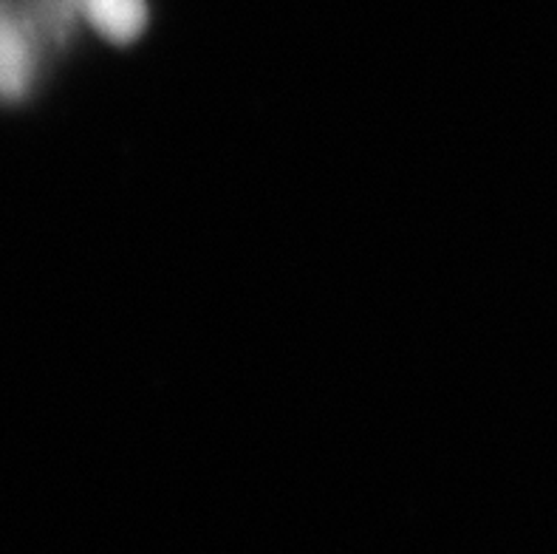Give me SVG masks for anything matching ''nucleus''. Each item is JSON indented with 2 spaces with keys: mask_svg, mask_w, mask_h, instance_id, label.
<instances>
[{
  "mask_svg": "<svg viewBox=\"0 0 557 554\" xmlns=\"http://www.w3.org/2000/svg\"><path fill=\"white\" fill-rule=\"evenodd\" d=\"M83 23L111 42H131L148 26L145 0H71Z\"/></svg>",
  "mask_w": 557,
  "mask_h": 554,
  "instance_id": "f03ea898",
  "label": "nucleus"
},
{
  "mask_svg": "<svg viewBox=\"0 0 557 554\" xmlns=\"http://www.w3.org/2000/svg\"><path fill=\"white\" fill-rule=\"evenodd\" d=\"M46 46L28 0H0V102L23 99L37 79Z\"/></svg>",
  "mask_w": 557,
  "mask_h": 554,
  "instance_id": "f257e3e1",
  "label": "nucleus"
}]
</instances>
